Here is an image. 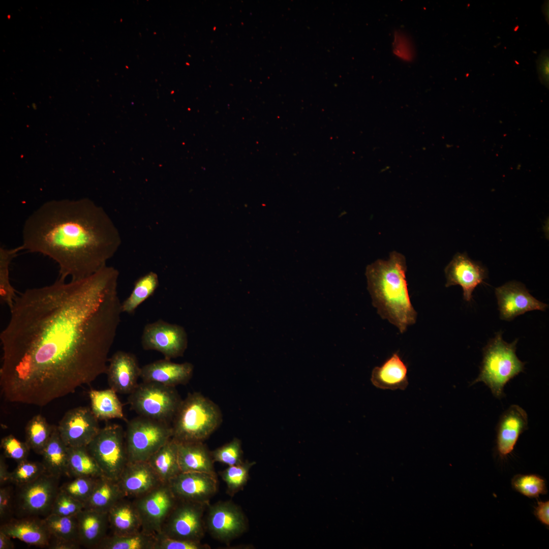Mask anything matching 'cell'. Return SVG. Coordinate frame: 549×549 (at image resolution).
<instances>
[{"label":"cell","instance_id":"obj_20","mask_svg":"<svg viewBox=\"0 0 549 549\" xmlns=\"http://www.w3.org/2000/svg\"><path fill=\"white\" fill-rule=\"evenodd\" d=\"M193 372V365L189 362L177 363L165 358L141 367L140 378L143 382H155L175 387L188 382Z\"/></svg>","mask_w":549,"mask_h":549},{"label":"cell","instance_id":"obj_42","mask_svg":"<svg viewBox=\"0 0 549 549\" xmlns=\"http://www.w3.org/2000/svg\"><path fill=\"white\" fill-rule=\"evenodd\" d=\"M84 508L83 502L59 490L50 513L65 516H76Z\"/></svg>","mask_w":549,"mask_h":549},{"label":"cell","instance_id":"obj_31","mask_svg":"<svg viewBox=\"0 0 549 549\" xmlns=\"http://www.w3.org/2000/svg\"><path fill=\"white\" fill-rule=\"evenodd\" d=\"M69 475L98 478L104 475L86 446L68 447Z\"/></svg>","mask_w":549,"mask_h":549},{"label":"cell","instance_id":"obj_4","mask_svg":"<svg viewBox=\"0 0 549 549\" xmlns=\"http://www.w3.org/2000/svg\"><path fill=\"white\" fill-rule=\"evenodd\" d=\"M218 406L198 392L182 400L172 421V438L178 442H203L222 421Z\"/></svg>","mask_w":549,"mask_h":549},{"label":"cell","instance_id":"obj_26","mask_svg":"<svg viewBox=\"0 0 549 549\" xmlns=\"http://www.w3.org/2000/svg\"><path fill=\"white\" fill-rule=\"evenodd\" d=\"M108 516L112 534L128 535L142 531L139 513L129 498L119 500L108 511Z\"/></svg>","mask_w":549,"mask_h":549},{"label":"cell","instance_id":"obj_7","mask_svg":"<svg viewBox=\"0 0 549 549\" xmlns=\"http://www.w3.org/2000/svg\"><path fill=\"white\" fill-rule=\"evenodd\" d=\"M172 437L170 423L140 416L132 419L125 432L129 462L147 461Z\"/></svg>","mask_w":549,"mask_h":549},{"label":"cell","instance_id":"obj_38","mask_svg":"<svg viewBox=\"0 0 549 549\" xmlns=\"http://www.w3.org/2000/svg\"><path fill=\"white\" fill-rule=\"evenodd\" d=\"M513 489L529 498H537L547 493L545 480L536 474L517 475L511 481Z\"/></svg>","mask_w":549,"mask_h":549},{"label":"cell","instance_id":"obj_30","mask_svg":"<svg viewBox=\"0 0 549 549\" xmlns=\"http://www.w3.org/2000/svg\"><path fill=\"white\" fill-rule=\"evenodd\" d=\"M90 409L98 420L113 418L126 420L123 405L112 388L104 390L91 389L88 392Z\"/></svg>","mask_w":549,"mask_h":549},{"label":"cell","instance_id":"obj_22","mask_svg":"<svg viewBox=\"0 0 549 549\" xmlns=\"http://www.w3.org/2000/svg\"><path fill=\"white\" fill-rule=\"evenodd\" d=\"M0 531L11 538L38 546H48L51 537L43 519L37 516L10 521L1 526Z\"/></svg>","mask_w":549,"mask_h":549},{"label":"cell","instance_id":"obj_10","mask_svg":"<svg viewBox=\"0 0 549 549\" xmlns=\"http://www.w3.org/2000/svg\"><path fill=\"white\" fill-rule=\"evenodd\" d=\"M177 500L168 483H161L149 492L133 499L139 513L142 531L156 535L162 526Z\"/></svg>","mask_w":549,"mask_h":549},{"label":"cell","instance_id":"obj_23","mask_svg":"<svg viewBox=\"0 0 549 549\" xmlns=\"http://www.w3.org/2000/svg\"><path fill=\"white\" fill-rule=\"evenodd\" d=\"M177 442L181 472H202L217 476L211 451L203 442Z\"/></svg>","mask_w":549,"mask_h":549},{"label":"cell","instance_id":"obj_35","mask_svg":"<svg viewBox=\"0 0 549 549\" xmlns=\"http://www.w3.org/2000/svg\"><path fill=\"white\" fill-rule=\"evenodd\" d=\"M20 251L18 247L13 249L0 248V298L10 309L17 296L15 288L10 280V266L12 260Z\"/></svg>","mask_w":549,"mask_h":549},{"label":"cell","instance_id":"obj_9","mask_svg":"<svg viewBox=\"0 0 549 549\" xmlns=\"http://www.w3.org/2000/svg\"><path fill=\"white\" fill-rule=\"evenodd\" d=\"M208 504L177 500L160 533L173 539L201 541L205 534L203 515Z\"/></svg>","mask_w":549,"mask_h":549},{"label":"cell","instance_id":"obj_17","mask_svg":"<svg viewBox=\"0 0 549 549\" xmlns=\"http://www.w3.org/2000/svg\"><path fill=\"white\" fill-rule=\"evenodd\" d=\"M446 287L460 285L465 300L471 301L475 288L487 277L486 269L471 260L466 253H457L445 268Z\"/></svg>","mask_w":549,"mask_h":549},{"label":"cell","instance_id":"obj_46","mask_svg":"<svg viewBox=\"0 0 549 549\" xmlns=\"http://www.w3.org/2000/svg\"><path fill=\"white\" fill-rule=\"evenodd\" d=\"M11 494L9 488L2 487L0 489V517L4 519L10 511L11 507Z\"/></svg>","mask_w":549,"mask_h":549},{"label":"cell","instance_id":"obj_44","mask_svg":"<svg viewBox=\"0 0 549 549\" xmlns=\"http://www.w3.org/2000/svg\"><path fill=\"white\" fill-rule=\"evenodd\" d=\"M210 546L201 541L176 539L168 537L162 533L155 535L154 549H208Z\"/></svg>","mask_w":549,"mask_h":549},{"label":"cell","instance_id":"obj_32","mask_svg":"<svg viewBox=\"0 0 549 549\" xmlns=\"http://www.w3.org/2000/svg\"><path fill=\"white\" fill-rule=\"evenodd\" d=\"M158 274L150 271L135 282L130 295L121 303L122 312L133 314L136 309L151 296L159 286Z\"/></svg>","mask_w":549,"mask_h":549},{"label":"cell","instance_id":"obj_8","mask_svg":"<svg viewBox=\"0 0 549 549\" xmlns=\"http://www.w3.org/2000/svg\"><path fill=\"white\" fill-rule=\"evenodd\" d=\"M86 447L104 475L117 480L129 463L125 432L122 426L106 424Z\"/></svg>","mask_w":549,"mask_h":549},{"label":"cell","instance_id":"obj_34","mask_svg":"<svg viewBox=\"0 0 549 549\" xmlns=\"http://www.w3.org/2000/svg\"><path fill=\"white\" fill-rule=\"evenodd\" d=\"M54 426L49 424L40 414L30 419L25 426V442L30 449L41 454L51 437Z\"/></svg>","mask_w":549,"mask_h":549},{"label":"cell","instance_id":"obj_45","mask_svg":"<svg viewBox=\"0 0 549 549\" xmlns=\"http://www.w3.org/2000/svg\"><path fill=\"white\" fill-rule=\"evenodd\" d=\"M394 54L401 58L411 61L414 56L412 44L406 35L400 31L395 32L393 43Z\"/></svg>","mask_w":549,"mask_h":549},{"label":"cell","instance_id":"obj_29","mask_svg":"<svg viewBox=\"0 0 549 549\" xmlns=\"http://www.w3.org/2000/svg\"><path fill=\"white\" fill-rule=\"evenodd\" d=\"M124 497L117 480L103 475L97 478L92 494L84 503V508L108 513Z\"/></svg>","mask_w":549,"mask_h":549},{"label":"cell","instance_id":"obj_28","mask_svg":"<svg viewBox=\"0 0 549 549\" xmlns=\"http://www.w3.org/2000/svg\"><path fill=\"white\" fill-rule=\"evenodd\" d=\"M162 483L181 472L177 455V442L172 437L147 461Z\"/></svg>","mask_w":549,"mask_h":549},{"label":"cell","instance_id":"obj_19","mask_svg":"<svg viewBox=\"0 0 549 549\" xmlns=\"http://www.w3.org/2000/svg\"><path fill=\"white\" fill-rule=\"evenodd\" d=\"M125 497L134 499L162 483L147 461L129 462L117 480Z\"/></svg>","mask_w":549,"mask_h":549},{"label":"cell","instance_id":"obj_21","mask_svg":"<svg viewBox=\"0 0 549 549\" xmlns=\"http://www.w3.org/2000/svg\"><path fill=\"white\" fill-rule=\"evenodd\" d=\"M526 411L516 405H511L502 415L497 428V449L504 458L513 450L520 436L527 429Z\"/></svg>","mask_w":549,"mask_h":549},{"label":"cell","instance_id":"obj_13","mask_svg":"<svg viewBox=\"0 0 549 549\" xmlns=\"http://www.w3.org/2000/svg\"><path fill=\"white\" fill-rule=\"evenodd\" d=\"M59 478L46 473L22 486L19 492L18 507L26 516L47 515L59 491Z\"/></svg>","mask_w":549,"mask_h":549},{"label":"cell","instance_id":"obj_41","mask_svg":"<svg viewBox=\"0 0 549 549\" xmlns=\"http://www.w3.org/2000/svg\"><path fill=\"white\" fill-rule=\"evenodd\" d=\"M97 478L75 477L74 480L64 484L59 490L84 504L92 494Z\"/></svg>","mask_w":549,"mask_h":549},{"label":"cell","instance_id":"obj_27","mask_svg":"<svg viewBox=\"0 0 549 549\" xmlns=\"http://www.w3.org/2000/svg\"><path fill=\"white\" fill-rule=\"evenodd\" d=\"M46 472L59 478L69 475L68 447L62 440L54 425L51 437L41 454Z\"/></svg>","mask_w":549,"mask_h":549},{"label":"cell","instance_id":"obj_1","mask_svg":"<svg viewBox=\"0 0 549 549\" xmlns=\"http://www.w3.org/2000/svg\"><path fill=\"white\" fill-rule=\"evenodd\" d=\"M118 277L105 265L17 295L0 335L6 400L44 406L106 373L123 313Z\"/></svg>","mask_w":549,"mask_h":549},{"label":"cell","instance_id":"obj_2","mask_svg":"<svg viewBox=\"0 0 549 549\" xmlns=\"http://www.w3.org/2000/svg\"><path fill=\"white\" fill-rule=\"evenodd\" d=\"M121 244L119 232L104 210L87 201L47 203L26 219L20 251L54 260L61 279L87 277L106 265Z\"/></svg>","mask_w":549,"mask_h":549},{"label":"cell","instance_id":"obj_16","mask_svg":"<svg viewBox=\"0 0 549 549\" xmlns=\"http://www.w3.org/2000/svg\"><path fill=\"white\" fill-rule=\"evenodd\" d=\"M217 476L210 474L180 472L168 483L177 500L208 504L218 489Z\"/></svg>","mask_w":549,"mask_h":549},{"label":"cell","instance_id":"obj_15","mask_svg":"<svg viewBox=\"0 0 549 549\" xmlns=\"http://www.w3.org/2000/svg\"><path fill=\"white\" fill-rule=\"evenodd\" d=\"M500 318L510 321L515 317L533 310L544 311L547 304L532 296L525 286L517 281L509 282L496 288Z\"/></svg>","mask_w":549,"mask_h":549},{"label":"cell","instance_id":"obj_3","mask_svg":"<svg viewBox=\"0 0 549 549\" xmlns=\"http://www.w3.org/2000/svg\"><path fill=\"white\" fill-rule=\"evenodd\" d=\"M406 271L404 256L393 252L388 260H377L368 265L365 272L373 306L381 317L401 333L414 324L417 318L409 295Z\"/></svg>","mask_w":549,"mask_h":549},{"label":"cell","instance_id":"obj_5","mask_svg":"<svg viewBox=\"0 0 549 549\" xmlns=\"http://www.w3.org/2000/svg\"><path fill=\"white\" fill-rule=\"evenodd\" d=\"M517 339L511 343L504 341L501 331L497 332L483 349L480 373L472 383L483 382L497 398L503 395L505 385L524 371L525 363L517 357Z\"/></svg>","mask_w":549,"mask_h":549},{"label":"cell","instance_id":"obj_48","mask_svg":"<svg viewBox=\"0 0 549 549\" xmlns=\"http://www.w3.org/2000/svg\"><path fill=\"white\" fill-rule=\"evenodd\" d=\"M80 543L77 540H70L54 538L47 546L51 549H78Z\"/></svg>","mask_w":549,"mask_h":549},{"label":"cell","instance_id":"obj_12","mask_svg":"<svg viewBox=\"0 0 549 549\" xmlns=\"http://www.w3.org/2000/svg\"><path fill=\"white\" fill-rule=\"evenodd\" d=\"M204 522L210 535L224 542L239 537L248 528L247 519L240 507L229 501L209 506Z\"/></svg>","mask_w":549,"mask_h":549},{"label":"cell","instance_id":"obj_18","mask_svg":"<svg viewBox=\"0 0 549 549\" xmlns=\"http://www.w3.org/2000/svg\"><path fill=\"white\" fill-rule=\"evenodd\" d=\"M106 373L110 388L116 393L130 394L138 385L141 368L136 357L123 351L115 352L108 360Z\"/></svg>","mask_w":549,"mask_h":549},{"label":"cell","instance_id":"obj_49","mask_svg":"<svg viewBox=\"0 0 549 549\" xmlns=\"http://www.w3.org/2000/svg\"><path fill=\"white\" fill-rule=\"evenodd\" d=\"M6 458L4 454H1L0 456V483L1 485L7 481H9L10 472L8 470Z\"/></svg>","mask_w":549,"mask_h":549},{"label":"cell","instance_id":"obj_50","mask_svg":"<svg viewBox=\"0 0 549 549\" xmlns=\"http://www.w3.org/2000/svg\"><path fill=\"white\" fill-rule=\"evenodd\" d=\"M11 537L0 531V549H12L14 548Z\"/></svg>","mask_w":549,"mask_h":549},{"label":"cell","instance_id":"obj_25","mask_svg":"<svg viewBox=\"0 0 549 549\" xmlns=\"http://www.w3.org/2000/svg\"><path fill=\"white\" fill-rule=\"evenodd\" d=\"M78 541L87 548H96L107 536L108 513L84 508L77 515Z\"/></svg>","mask_w":549,"mask_h":549},{"label":"cell","instance_id":"obj_43","mask_svg":"<svg viewBox=\"0 0 549 549\" xmlns=\"http://www.w3.org/2000/svg\"><path fill=\"white\" fill-rule=\"evenodd\" d=\"M1 447L6 458L13 459L17 463L26 460L30 450L25 441L22 442L12 435L2 439Z\"/></svg>","mask_w":549,"mask_h":549},{"label":"cell","instance_id":"obj_6","mask_svg":"<svg viewBox=\"0 0 549 549\" xmlns=\"http://www.w3.org/2000/svg\"><path fill=\"white\" fill-rule=\"evenodd\" d=\"M174 387L143 382L130 394L131 408L140 416L170 423L181 403Z\"/></svg>","mask_w":549,"mask_h":549},{"label":"cell","instance_id":"obj_11","mask_svg":"<svg viewBox=\"0 0 549 549\" xmlns=\"http://www.w3.org/2000/svg\"><path fill=\"white\" fill-rule=\"evenodd\" d=\"M187 344V335L182 326L162 319L147 324L141 336L144 350L158 351L169 360L182 356Z\"/></svg>","mask_w":549,"mask_h":549},{"label":"cell","instance_id":"obj_47","mask_svg":"<svg viewBox=\"0 0 549 549\" xmlns=\"http://www.w3.org/2000/svg\"><path fill=\"white\" fill-rule=\"evenodd\" d=\"M534 515L543 524L549 525V501H538L535 508Z\"/></svg>","mask_w":549,"mask_h":549},{"label":"cell","instance_id":"obj_40","mask_svg":"<svg viewBox=\"0 0 549 549\" xmlns=\"http://www.w3.org/2000/svg\"><path fill=\"white\" fill-rule=\"evenodd\" d=\"M214 462H219L228 466L242 463L243 451L241 441L236 438L229 442L211 451Z\"/></svg>","mask_w":549,"mask_h":549},{"label":"cell","instance_id":"obj_51","mask_svg":"<svg viewBox=\"0 0 549 549\" xmlns=\"http://www.w3.org/2000/svg\"><path fill=\"white\" fill-rule=\"evenodd\" d=\"M540 71L541 74L542 75L543 80H548V56L545 57V59H543V63H541L540 66Z\"/></svg>","mask_w":549,"mask_h":549},{"label":"cell","instance_id":"obj_36","mask_svg":"<svg viewBox=\"0 0 549 549\" xmlns=\"http://www.w3.org/2000/svg\"><path fill=\"white\" fill-rule=\"evenodd\" d=\"M43 521L51 536L54 538L78 541L76 516H65L50 513Z\"/></svg>","mask_w":549,"mask_h":549},{"label":"cell","instance_id":"obj_37","mask_svg":"<svg viewBox=\"0 0 549 549\" xmlns=\"http://www.w3.org/2000/svg\"><path fill=\"white\" fill-rule=\"evenodd\" d=\"M255 463L254 461H243L228 466L220 472L221 477L226 484L228 495L232 496L243 489L249 479L250 470Z\"/></svg>","mask_w":549,"mask_h":549},{"label":"cell","instance_id":"obj_14","mask_svg":"<svg viewBox=\"0 0 549 549\" xmlns=\"http://www.w3.org/2000/svg\"><path fill=\"white\" fill-rule=\"evenodd\" d=\"M68 447L87 446L100 430L90 408L79 407L67 411L57 426Z\"/></svg>","mask_w":549,"mask_h":549},{"label":"cell","instance_id":"obj_39","mask_svg":"<svg viewBox=\"0 0 549 549\" xmlns=\"http://www.w3.org/2000/svg\"><path fill=\"white\" fill-rule=\"evenodd\" d=\"M47 473L42 463L27 460L18 463L10 472L9 481L19 486L27 484Z\"/></svg>","mask_w":549,"mask_h":549},{"label":"cell","instance_id":"obj_33","mask_svg":"<svg viewBox=\"0 0 549 549\" xmlns=\"http://www.w3.org/2000/svg\"><path fill=\"white\" fill-rule=\"evenodd\" d=\"M155 535L142 531L128 535L112 534L106 536L98 544V549H154Z\"/></svg>","mask_w":549,"mask_h":549},{"label":"cell","instance_id":"obj_24","mask_svg":"<svg viewBox=\"0 0 549 549\" xmlns=\"http://www.w3.org/2000/svg\"><path fill=\"white\" fill-rule=\"evenodd\" d=\"M408 367L398 353H393L380 366L375 367L371 381L382 389L405 390L408 386Z\"/></svg>","mask_w":549,"mask_h":549}]
</instances>
